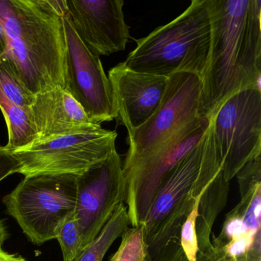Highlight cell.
Instances as JSON below:
<instances>
[{
    "label": "cell",
    "instance_id": "6da1fadb",
    "mask_svg": "<svg viewBox=\"0 0 261 261\" xmlns=\"http://www.w3.org/2000/svg\"><path fill=\"white\" fill-rule=\"evenodd\" d=\"M210 53L201 79L200 116L207 120L224 100L260 88V0H208Z\"/></svg>",
    "mask_w": 261,
    "mask_h": 261
},
{
    "label": "cell",
    "instance_id": "7a4b0ae2",
    "mask_svg": "<svg viewBox=\"0 0 261 261\" xmlns=\"http://www.w3.org/2000/svg\"><path fill=\"white\" fill-rule=\"evenodd\" d=\"M65 0H0V25L7 50L27 89L34 95L66 88Z\"/></svg>",
    "mask_w": 261,
    "mask_h": 261
},
{
    "label": "cell",
    "instance_id": "3957f363",
    "mask_svg": "<svg viewBox=\"0 0 261 261\" xmlns=\"http://www.w3.org/2000/svg\"><path fill=\"white\" fill-rule=\"evenodd\" d=\"M208 0H193L174 20L137 40L124 65L139 72L169 77L192 73L202 79L210 53Z\"/></svg>",
    "mask_w": 261,
    "mask_h": 261
},
{
    "label": "cell",
    "instance_id": "277c9868",
    "mask_svg": "<svg viewBox=\"0 0 261 261\" xmlns=\"http://www.w3.org/2000/svg\"><path fill=\"white\" fill-rule=\"evenodd\" d=\"M201 91V79L196 74L181 72L168 77L158 109L143 126L128 134L123 174L160 153L192 123L203 119Z\"/></svg>",
    "mask_w": 261,
    "mask_h": 261
},
{
    "label": "cell",
    "instance_id": "5b68a950",
    "mask_svg": "<svg viewBox=\"0 0 261 261\" xmlns=\"http://www.w3.org/2000/svg\"><path fill=\"white\" fill-rule=\"evenodd\" d=\"M76 181L74 175L25 177L3 202L28 239L42 245L56 239L61 223L74 212Z\"/></svg>",
    "mask_w": 261,
    "mask_h": 261
},
{
    "label": "cell",
    "instance_id": "8992f818",
    "mask_svg": "<svg viewBox=\"0 0 261 261\" xmlns=\"http://www.w3.org/2000/svg\"><path fill=\"white\" fill-rule=\"evenodd\" d=\"M116 131L96 124L88 129L35 143L11 152L20 163L18 173L80 175L106 160L116 149Z\"/></svg>",
    "mask_w": 261,
    "mask_h": 261
},
{
    "label": "cell",
    "instance_id": "52a82bcc",
    "mask_svg": "<svg viewBox=\"0 0 261 261\" xmlns=\"http://www.w3.org/2000/svg\"><path fill=\"white\" fill-rule=\"evenodd\" d=\"M208 119L223 175L230 182L247 163L261 155L260 88L232 94Z\"/></svg>",
    "mask_w": 261,
    "mask_h": 261
},
{
    "label": "cell",
    "instance_id": "ba28073f",
    "mask_svg": "<svg viewBox=\"0 0 261 261\" xmlns=\"http://www.w3.org/2000/svg\"><path fill=\"white\" fill-rule=\"evenodd\" d=\"M74 216L82 250L100 233L116 211L125 204L123 162L117 150L106 160L77 176Z\"/></svg>",
    "mask_w": 261,
    "mask_h": 261
},
{
    "label": "cell",
    "instance_id": "9c48e42d",
    "mask_svg": "<svg viewBox=\"0 0 261 261\" xmlns=\"http://www.w3.org/2000/svg\"><path fill=\"white\" fill-rule=\"evenodd\" d=\"M62 22L66 43V90L94 123L117 119L112 89L100 57L81 40L67 11Z\"/></svg>",
    "mask_w": 261,
    "mask_h": 261
},
{
    "label": "cell",
    "instance_id": "30bf717a",
    "mask_svg": "<svg viewBox=\"0 0 261 261\" xmlns=\"http://www.w3.org/2000/svg\"><path fill=\"white\" fill-rule=\"evenodd\" d=\"M207 124L205 119L192 123L160 153L123 174L126 192L125 204L132 227L143 224L162 181L198 144Z\"/></svg>",
    "mask_w": 261,
    "mask_h": 261
},
{
    "label": "cell",
    "instance_id": "8fae6325",
    "mask_svg": "<svg viewBox=\"0 0 261 261\" xmlns=\"http://www.w3.org/2000/svg\"><path fill=\"white\" fill-rule=\"evenodd\" d=\"M65 4L73 28L93 55L124 51L131 37L123 0H65Z\"/></svg>",
    "mask_w": 261,
    "mask_h": 261
},
{
    "label": "cell",
    "instance_id": "7c38bea8",
    "mask_svg": "<svg viewBox=\"0 0 261 261\" xmlns=\"http://www.w3.org/2000/svg\"><path fill=\"white\" fill-rule=\"evenodd\" d=\"M117 119L126 128L128 134L143 126L161 103L168 77L139 72L123 62L110 70Z\"/></svg>",
    "mask_w": 261,
    "mask_h": 261
},
{
    "label": "cell",
    "instance_id": "4fadbf2b",
    "mask_svg": "<svg viewBox=\"0 0 261 261\" xmlns=\"http://www.w3.org/2000/svg\"><path fill=\"white\" fill-rule=\"evenodd\" d=\"M30 112L37 134L35 143L48 141L97 124L88 118L66 88H55L36 94Z\"/></svg>",
    "mask_w": 261,
    "mask_h": 261
},
{
    "label": "cell",
    "instance_id": "5bb4252c",
    "mask_svg": "<svg viewBox=\"0 0 261 261\" xmlns=\"http://www.w3.org/2000/svg\"><path fill=\"white\" fill-rule=\"evenodd\" d=\"M229 190L230 182L226 181L221 169L200 197L195 221L198 253H204L212 247V228L225 207Z\"/></svg>",
    "mask_w": 261,
    "mask_h": 261
},
{
    "label": "cell",
    "instance_id": "9a60e30c",
    "mask_svg": "<svg viewBox=\"0 0 261 261\" xmlns=\"http://www.w3.org/2000/svg\"><path fill=\"white\" fill-rule=\"evenodd\" d=\"M0 110L8 129V143L4 146L10 152L27 147L36 141L37 134L30 108H23L10 101L0 91Z\"/></svg>",
    "mask_w": 261,
    "mask_h": 261
},
{
    "label": "cell",
    "instance_id": "2e32d148",
    "mask_svg": "<svg viewBox=\"0 0 261 261\" xmlns=\"http://www.w3.org/2000/svg\"><path fill=\"white\" fill-rule=\"evenodd\" d=\"M127 208L123 204L116 211L95 239L82 250L74 261H103L112 244L129 227Z\"/></svg>",
    "mask_w": 261,
    "mask_h": 261
},
{
    "label": "cell",
    "instance_id": "e0dca14e",
    "mask_svg": "<svg viewBox=\"0 0 261 261\" xmlns=\"http://www.w3.org/2000/svg\"><path fill=\"white\" fill-rule=\"evenodd\" d=\"M0 91L18 106L28 108L33 105L35 95L21 80L16 66L5 56L0 57Z\"/></svg>",
    "mask_w": 261,
    "mask_h": 261
},
{
    "label": "cell",
    "instance_id": "ac0fdd59",
    "mask_svg": "<svg viewBox=\"0 0 261 261\" xmlns=\"http://www.w3.org/2000/svg\"><path fill=\"white\" fill-rule=\"evenodd\" d=\"M109 261H146L143 224L123 232L120 246Z\"/></svg>",
    "mask_w": 261,
    "mask_h": 261
},
{
    "label": "cell",
    "instance_id": "d6986e66",
    "mask_svg": "<svg viewBox=\"0 0 261 261\" xmlns=\"http://www.w3.org/2000/svg\"><path fill=\"white\" fill-rule=\"evenodd\" d=\"M56 239L60 244L64 261H74L82 252L80 230L74 212L61 223Z\"/></svg>",
    "mask_w": 261,
    "mask_h": 261
},
{
    "label": "cell",
    "instance_id": "ffe728a7",
    "mask_svg": "<svg viewBox=\"0 0 261 261\" xmlns=\"http://www.w3.org/2000/svg\"><path fill=\"white\" fill-rule=\"evenodd\" d=\"M201 194L195 199L193 209L188 216L187 219L183 225L182 230H181V247H182L183 252H184L187 261H197L198 245L196 230H195V221H196L198 203H199Z\"/></svg>",
    "mask_w": 261,
    "mask_h": 261
},
{
    "label": "cell",
    "instance_id": "44dd1931",
    "mask_svg": "<svg viewBox=\"0 0 261 261\" xmlns=\"http://www.w3.org/2000/svg\"><path fill=\"white\" fill-rule=\"evenodd\" d=\"M20 167V163L12 152L0 146V181L9 175L18 173Z\"/></svg>",
    "mask_w": 261,
    "mask_h": 261
},
{
    "label": "cell",
    "instance_id": "7402d4cb",
    "mask_svg": "<svg viewBox=\"0 0 261 261\" xmlns=\"http://www.w3.org/2000/svg\"><path fill=\"white\" fill-rule=\"evenodd\" d=\"M197 261H241V257L233 258L225 254L221 247L212 244V247L204 253H198Z\"/></svg>",
    "mask_w": 261,
    "mask_h": 261
},
{
    "label": "cell",
    "instance_id": "603a6c76",
    "mask_svg": "<svg viewBox=\"0 0 261 261\" xmlns=\"http://www.w3.org/2000/svg\"><path fill=\"white\" fill-rule=\"evenodd\" d=\"M241 261H261V236L258 237L250 250L241 256Z\"/></svg>",
    "mask_w": 261,
    "mask_h": 261
},
{
    "label": "cell",
    "instance_id": "cb8c5ba5",
    "mask_svg": "<svg viewBox=\"0 0 261 261\" xmlns=\"http://www.w3.org/2000/svg\"><path fill=\"white\" fill-rule=\"evenodd\" d=\"M0 261H27L25 258L18 255L9 253L0 249Z\"/></svg>",
    "mask_w": 261,
    "mask_h": 261
},
{
    "label": "cell",
    "instance_id": "d4e9b609",
    "mask_svg": "<svg viewBox=\"0 0 261 261\" xmlns=\"http://www.w3.org/2000/svg\"><path fill=\"white\" fill-rule=\"evenodd\" d=\"M7 238H8V232H7V227L4 221L0 220V249H2L3 245Z\"/></svg>",
    "mask_w": 261,
    "mask_h": 261
},
{
    "label": "cell",
    "instance_id": "484cf974",
    "mask_svg": "<svg viewBox=\"0 0 261 261\" xmlns=\"http://www.w3.org/2000/svg\"><path fill=\"white\" fill-rule=\"evenodd\" d=\"M7 50V41H6L5 33L4 29L0 25V57L4 56Z\"/></svg>",
    "mask_w": 261,
    "mask_h": 261
}]
</instances>
